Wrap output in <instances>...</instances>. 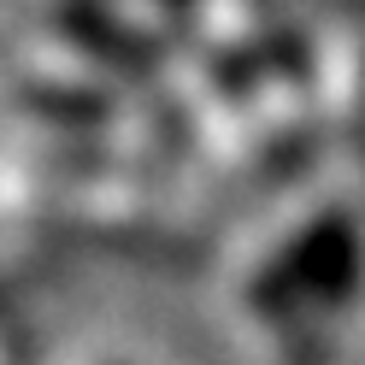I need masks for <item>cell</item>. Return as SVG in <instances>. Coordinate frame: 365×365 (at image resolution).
Here are the masks:
<instances>
[{
    "mask_svg": "<svg viewBox=\"0 0 365 365\" xmlns=\"http://www.w3.org/2000/svg\"><path fill=\"white\" fill-rule=\"evenodd\" d=\"M0 365H12V354H6V341H0Z\"/></svg>",
    "mask_w": 365,
    "mask_h": 365,
    "instance_id": "obj_1",
    "label": "cell"
}]
</instances>
